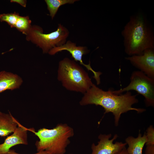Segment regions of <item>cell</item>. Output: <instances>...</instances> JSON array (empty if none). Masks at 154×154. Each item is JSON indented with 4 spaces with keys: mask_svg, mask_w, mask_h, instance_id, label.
<instances>
[{
    "mask_svg": "<svg viewBox=\"0 0 154 154\" xmlns=\"http://www.w3.org/2000/svg\"><path fill=\"white\" fill-rule=\"evenodd\" d=\"M78 0H45L49 15L52 19L55 17L59 8L66 4H72Z\"/></svg>",
    "mask_w": 154,
    "mask_h": 154,
    "instance_id": "14",
    "label": "cell"
},
{
    "mask_svg": "<svg viewBox=\"0 0 154 154\" xmlns=\"http://www.w3.org/2000/svg\"><path fill=\"white\" fill-rule=\"evenodd\" d=\"M29 131L39 139L35 143L37 152L45 151L50 154H64L74 134L73 129L66 123L58 124L52 129L43 128L35 131L31 128Z\"/></svg>",
    "mask_w": 154,
    "mask_h": 154,
    "instance_id": "3",
    "label": "cell"
},
{
    "mask_svg": "<svg viewBox=\"0 0 154 154\" xmlns=\"http://www.w3.org/2000/svg\"><path fill=\"white\" fill-rule=\"evenodd\" d=\"M10 2L18 3L23 7H26L27 5V1L25 0H11Z\"/></svg>",
    "mask_w": 154,
    "mask_h": 154,
    "instance_id": "20",
    "label": "cell"
},
{
    "mask_svg": "<svg viewBox=\"0 0 154 154\" xmlns=\"http://www.w3.org/2000/svg\"><path fill=\"white\" fill-rule=\"evenodd\" d=\"M72 154V153H70V154Z\"/></svg>",
    "mask_w": 154,
    "mask_h": 154,
    "instance_id": "22",
    "label": "cell"
},
{
    "mask_svg": "<svg viewBox=\"0 0 154 154\" xmlns=\"http://www.w3.org/2000/svg\"><path fill=\"white\" fill-rule=\"evenodd\" d=\"M40 27L32 26L26 35V39L41 48L44 53H48L53 48L61 46L66 42L69 34L68 29L61 24L57 29L50 33L44 34Z\"/></svg>",
    "mask_w": 154,
    "mask_h": 154,
    "instance_id": "5",
    "label": "cell"
},
{
    "mask_svg": "<svg viewBox=\"0 0 154 154\" xmlns=\"http://www.w3.org/2000/svg\"><path fill=\"white\" fill-rule=\"evenodd\" d=\"M125 52L128 56L142 54L154 48V32L146 16L141 12L131 15L121 31Z\"/></svg>",
    "mask_w": 154,
    "mask_h": 154,
    "instance_id": "2",
    "label": "cell"
},
{
    "mask_svg": "<svg viewBox=\"0 0 154 154\" xmlns=\"http://www.w3.org/2000/svg\"><path fill=\"white\" fill-rule=\"evenodd\" d=\"M116 154H128L125 147Z\"/></svg>",
    "mask_w": 154,
    "mask_h": 154,
    "instance_id": "21",
    "label": "cell"
},
{
    "mask_svg": "<svg viewBox=\"0 0 154 154\" xmlns=\"http://www.w3.org/2000/svg\"><path fill=\"white\" fill-rule=\"evenodd\" d=\"M111 136V134H100L98 137L99 141L98 144L96 145L93 143L91 145V154H116L125 147L126 143L116 142L113 143V141L118 137L117 134L110 139Z\"/></svg>",
    "mask_w": 154,
    "mask_h": 154,
    "instance_id": "9",
    "label": "cell"
},
{
    "mask_svg": "<svg viewBox=\"0 0 154 154\" xmlns=\"http://www.w3.org/2000/svg\"><path fill=\"white\" fill-rule=\"evenodd\" d=\"M63 50L68 51L71 54L74 61L79 62L81 64L85 66L88 70L91 71L94 74L93 77L96 80L97 84H100V76L102 73L100 72L94 71L91 66L90 62L88 64H86L83 62V56L88 54L90 52L86 46H76L75 43L68 40L64 44L53 48L48 53L50 55H54Z\"/></svg>",
    "mask_w": 154,
    "mask_h": 154,
    "instance_id": "7",
    "label": "cell"
},
{
    "mask_svg": "<svg viewBox=\"0 0 154 154\" xmlns=\"http://www.w3.org/2000/svg\"><path fill=\"white\" fill-rule=\"evenodd\" d=\"M137 95H133L130 91L124 94H116L112 90L104 91L93 84L84 94L79 102L81 106L94 104L100 106L104 109V115L112 113L114 116L115 125L117 126L121 115L130 110H134L137 113L145 111L143 108L132 107V105L138 102Z\"/></svg>",
    "mask_w": 154,
    "mask_h": 154,
    "instance_id": "1",
    "label": "cell"
},
{
    "mask_svg": "<svg viewBox=\"0 0 154 154\" xmlns=\"http://www.w3.org/2000/svg\"><path fill=\"white\" fill-rule=\"evenodd\" d=\"M4 154H21L17 153L13 149H10L7 152ZM34 154H50L45 151H41L38 152Z\"/></svg>",
    "mask_w": 154,
    "mask_h": 154,
    "instance_id": "19",
    "label": "cell"
},
{
    "mask_svg": "<svg viewBox=\"0 0 154 154\" xmlns=\"http://www.w3.org/2000/svg\"><path fill=\"white\" fill-rule=\"evenodd\" d=\"M134 90L142 95L147 106H154V79L151 78L140 71H133L130 77V82L125 87L117 90H113V93L120 94L123 92Z\"/></svg>",
    "mask_w": 154,
    "mask_h": 154,
    "instance_id": "6",
    "label": "cell"
},
{
    "mask_svg": "<svg viewBox=\"0 0 154 154\" xmlns=\"http://www.w3.org/2000/svg\"><path fill=\"white\" fill-rule=\"evenodd\" d=\"M145 151V154H154V145H147Z\"/></svg>",
    "mask_w": 154,
    "mask_h": 154,
    "instance_id": "18",
    "label": "cell"
},
{
    "mask_svg": "<svg viewBox=\"0 0 154 154\" xmlns=\"http://www.w3.org/2000/svg\"><path fill=\"white\" fill-rule=\"evenodd\" d=\"M125 141L128 145L126 149L128 154H142L143 149L147 141L146 133L142 135L139 130L137 137L129 136L125 139Z\"/></svg>",
    "mask_w": 154,
    "mask_h": 154,
    "instance_id": "13",
    "label": "cell"
},
{
    "mask_svg": "<svg viewBox=\"0 0 154 154\" xmlns=\"http://www.w3.org/2000/svg\"><path fill=\"white\" fill-rule=\"evenodd\" d=\"M125 58L139 71L154 79V48L147 49L141 55L128 56Z\"/></svg>",
    "mask_w": 154,
    "mask_h": 154,
    "instance_id": "8",
    "label": "cell"
},
{
    "mask_svg": "<svg viewBox=\"0 0 154 154\" xmlns=\"http://www.w3.org/2000/svg\"><path fill=\"white\" fill-rule=\"evenodd\" d=\"M31 23V21L28 16H20L16 22L15 27L19 31L26 35L32 26Z\"/></svg>",
    "mask_w": 154,
    "mask_h": 154,
    "instance_id": "15",
    "label": "cell"
},
{
    "mask_svg": "<svg viewBox=\"0 0 154 154\" xmlns=\"http://www.w3.org/2000/svg\"><path fill=\"white\" fill-rule=\"evenodd\" d=\"M146 134L147 138L146 145H154V129L152 125H150L147 128Z\"/></svg>",
    "mask_w": 154,
    "mask_h": 154,
    "instance_id": "17",
    "label": "cell"
},
{
    "mask_svg": "<svg viewBox=\"0 0 154 154\" xmlns=\"http://www.w3.org/2000/svg\"><path fill=\"white\" fill-rule=\"evenodd\" d=\"M20 15L18 13H3L0 14V21L5 22L9 25L11 28L15 27L16 22Z\"/></svg>",
    "mask_w": 154,
    "mask_h": 154,
    "instance_id": "16",
    "label": "cell"
},
{
    "mask_svg": "<svg viewBox=\"0 0 154 154\" xmlns=\"http://www.w3.org/2000/svg\"><path fill=\"white\" fill-rule=\"evenodd\" d=\"M57 78L67 90L84 94L93 84L88 73L75 61L68 58L59 61Z\"/></svg>",
    "mask_w": 154,
    "mask_h": 154,
    "instance_id": "4",
    "label": "cell"
},
{
    "mask_svg": "<svg viewBox=\"0 0 154 154\" xmlns=\"http://www.w3.org/2000/svg\"><path fill=\"white\" fill-rule=\"evenodd\" d=\"M29 129L25 127L19 123L15 131L11 135L8 136L4 142L0 144V154L7 152L12 147L19 144H28L27 132Z\"/></svg>",
    "mask_w": 154,
    "mask_h": 154,
    "instance_id": "10",
    "label": "cell"
},
{
    "mask_svg": "<svg viewBox=\"0 0 154 154\" xmlns=\"http://www.w3.org/2000/svg\"><path fill=\"white\" fill-rule=\"evenodd\" d=\"M19 123L10 112L8 114L0 112V136L5 137L13 133Z\"/></svg>",
    "mask_w": 154,
    "mask_h": 154,
    "instance_id": "12",
    "label": "cell"
},
{
    "mask_svg": "<svg viewBox=\"0 0 154 154\" xmlns=\"http://www.w3.org/2000/svg\"><path fill=\"white\" fill-rule=\"evenodd\" d=\"M23 82L22 79L16 74L5 71L0 72V93L7 90L19 88Z\"/></svg>",
    "mask_w": 154,
    "mask_h": 154,
    "instance_id": "11",
    "label": "cell"
}]
</instances>
